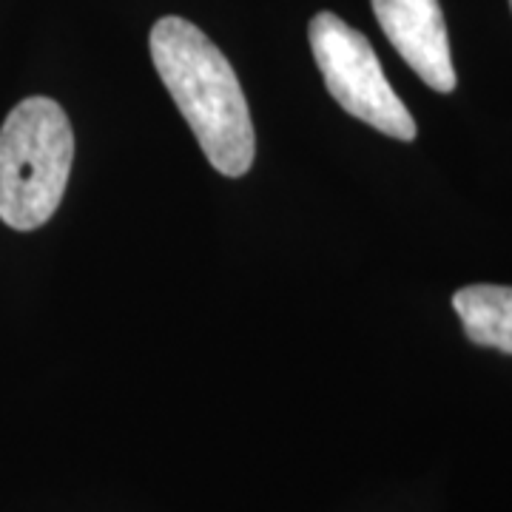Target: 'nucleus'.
Wrapping results in <instances>:
<instances>
[{"instance_id": "2", "label": "nucleus", "mask_w": 512, "mask_h": 512, "mask_svg": "<svg viewBox=\"0 0 512 512\" xmlns=\"http://www.w3.org/2000/svg\"><path fill=\"white\" fill-rule=\"evenodd\" d=\"M74 163V134L52 97L20 100L0 126V220L35 231L55 217Z\"/></svg>"}, {"instance_id": "1", "label": "nucleus", "mask_w": 512, "mask_h": 512, "mask_svg": "<svg viewBox=\"0 0 512 512\" xmlns=\"http://www.w3.org/2000/svg\"><path fill=\"white\" fill-rule=\"evenodd\" d=\"M151 60L177 109L188 120L205 160L225 177H242L254 163L251 109L228 57L183 18H160L148 37Z\"/></svg>"}, {"instance_id": "5", "label": "nucleus", "mask_w": 512, "mask_h": 512, "mask_svg": "<svg viewBox=\"0 0 512 512\" xmlns=\"http://www.w3.org/2000/svg\"><path fill=\"white\" fill-rule=\"evenodd\" d=\"M461 328L478 348H495L512 356V288L467 285L453 296Z\"/></svg>"}, {"instance_id": "3", "label": "nucleus", "mask_w": 512, "mask_h": 512, "mask_svg": "<svg viewBox=\"0 0 512 512\" xmlns=\"http://www.w3.org/2000/svg\"><path fill=\"white\" fill-rule=\"evenodd\" d=\"M311 52L333 100L393 140H416V120L384 77L370 40L333 12H319L308 26Z\"/></svg>"}, {"instance_id": "6", "label": "nucleus", "mask_w": 512, "mask_h": 512, "mask_svg": "<svg viewBox=\"0 0 512 512\" xmlns=\"http://www.w3.org/2000/svg\"><path fill=\"white\" fill-rule=\"evenodd\" d=\"M510 6H512V0H510Z\"/></svg>"}, {"instance_id": "4", "label": "nucleus", "mask_w": 512, "mask_h": 512, "mask_svg": "<svg viewBox=\"0 0 512 512\" xmlns=\"http://www.w3.org/2000/svg\"><path fill=\"white\" fill-rule=\"evenodd\" d=\"M373 12L393 49L433 92L450 94L456 89L439 0H373Z\"/></svg>"}]
</instances>
